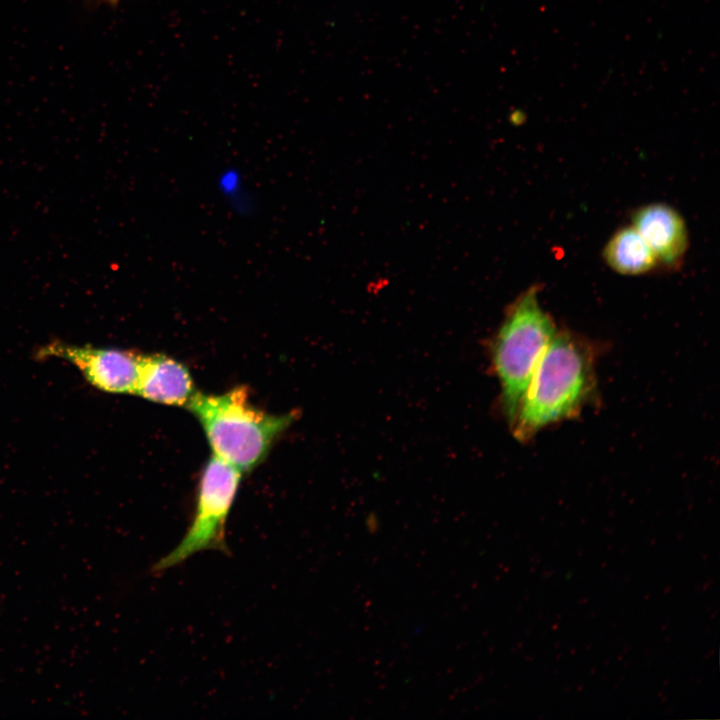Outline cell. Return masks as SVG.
<instances>
[{
    "label": "cell",
    "instance_id": "1",
    "mask_svg": "<svg viewBox=\"0 0 720 720\" xmlns=\"http://www.w3.org/2000/svg\"><path fill=\"white\" fill-rule=\"evenodd\" d=\"M593 353L568 332L555 334L542 355L512 423L519 440L577 415L595 389Z\"/></svg>",
    "mask_w": 720,
    "mask_h": 720
},
{
    "label": "cell",
    "instance_id": "2",
    "mask_svg": "<svg viewBox=\"0 0 720 720\" xmlns=\"http://www.w3.org/2000/svg\"><path fill=\"white\" fill-rule=\"evenodd\" d=\"M186 407L199 420L213 455L241 473L264 460L296 416L270 414L256 407L244 386L217 395L196 392Z\"/></svg>",
    "mask_w": 720,
    "mask_h": 720
},
{
    "label": "cell",
    "instance_id": "3",
    "mask_svg": "<svg viewBox=\"0 0 720 720\" xmlns=\"http://www.w3.org/2000/svg\"><path fill=\"white\" fill-rule=\"evenodd\" d=\"M556 333L554 321L540 305L537 287L522 293L507 312L494 341L492 358L501 384L503 409L510 423Z\"/></svg>",
    "mask_w": 720,
    "mask_h": 720
},
{
    "label": "cell",
    "instance_id": "4",
    "mask_svg": "<svg viewBox=\"0 0 720 720\" xmlns=\"http://www.w3.org/2000/svg\"><path fill=\"white\" fill-rule=\"evenodd\" d=\"M242 475L235 467L212 455L200 477L190 526L179 544L154 564L153 572H163L205 550L229 553L226 522Z\"/></svg>",
    "mask_w": 720,
    "mask_h": 720
},
{
    "label": "cell",
    "instance_id": "5",
    "mask_svg": "<svg viewBox=\"0 0 720 720\" xmlns=\"http://www.w3.org/2000/svg\"><path fill=\"white\" fill-rule=\"evenodd\" d=\"M140 354L54 341L38 351V358H58L76 367L96 389L116 394H135Z\"/></svg>",
    "mask_w": 720,
    "mask_h": 720
},
{
    "label": "cell",
    "instance_id": "6",
    "mask_svg": "<svg viewBox=\"0 0 720 720\" xmlns=\"http://www.w3.org/2000/svg\"><path fill=\"white\" fill-rule=\"evenodd\" d=\"M632 225L653 251L658 264L678 265L688 248V230L683 217L665 203H651L635 211Z\"/></svg>",
    "mask_w": 720,
    "mask_h": 720
},
{
    "label": "cell",
    "instance_id": "7",
    "mask_svg": "<svg viewBox=\"0 0 720 720\" xmlns=\"http://www.w3.org/2000/svg\"><path fill=\"white\" fill-rule=\"evenodd\" d=\"M195 393L191 374L183 364L162 354H140L136 395L162 404L187 406Z\"/></svg>",
    "mask_w": 720,
    "mask_h": 720
},
{
    "label": "cell",
    "instance_id": "8",
    "mask_svg": "<svg viewBox=\"0 0 720 720\" xmlns=\"http://www.w3.org/2000/svg\"><path fill=\"white\" fill-rule=\"evenodd\" d=\"M606 264L615 272L636 276L652 271L658 264L653 251L633 225L616 231L603 250Z\"/></svg>",
    "mask_w": 720,
    "mask_h": 720
},
{
    "label": "cell",
    "instance_id": "9",
    "mask_svg": "<svg viewBox=\"0 0 720 720\" xmlns=\"http://www.w3.org/2000/svg\"><path fill=\"white\" fill-rule=\"evenodd\" d=\"M241 177L234 169L223 172L219 179L221 192L232 201V206L240 212L249 210V201L243 197L241 189Z\"/></svg>",
    "mask_w": 720,
    "mask_h": 720
}]
</instances>
